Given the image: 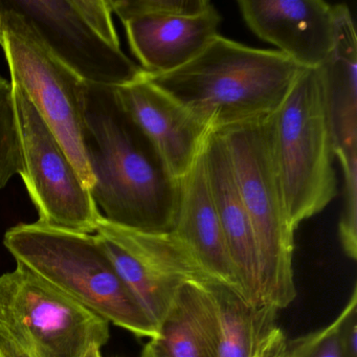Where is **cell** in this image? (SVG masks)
<instances>
[{
    "mask_svg": "<svg viewBox=\"0 0 357 357\" xmlns=\"http://www.w3.org/2000/svg\"><path fill=\"white\" fill-rule=\"evenodd\" d=\"M82 142L104 218L144 233H170L181 199V181L119 97L116 87L84 82Z\"/></svg>",
    "mask_w": 357,
    "mask_h": 357,
    "instance_id": "cell-1",
    "label": "cell"
},
{
    "mask_svg": "<svg viewBox=\"0 0 357 357\" xmlns=\"http://www.w3.org/2000/svg\"><path fill=\"white\" fill-rule=\"evenodd\" d=\"M303 70L281 52L218 34L181 68L145 77L212 130H220L275 114Z\"/></svg>",
    "mask_w": 357,
    "mask_h": 357,
    "instance_id": "cell-2",
    "label": "cell"
},
{
    "mask_svg": "<svg viewBox=\"0 0 357 357\" xmlns=\"http://www.w3.org/2000/svg\"><path fill=\"white\" fill-rule=\"evenodd\" d=\"M3 244L16 263L80 303L112 325L137 337L160 340V329L114 268L97 235L20 223Z\"/></svg>",
    "mask_w": 357,
    "mask_h": 357,
    "instance_id": "cell-3",
    "label": "cell"
},
{
    "mask_svg": "<svg viewBox=\"0 0 357 357\" xmlns=\"http://www.w3.org/2000/svg\"><path fill=\"white\" fill-rule=\"evenodd\" d=\"M273 114L217 131L225 141L238 191L254 231L263 304L281 310L296 296V231L286 210L275 160Z\"/></svg>",
    "mask_w": 357,
    "mask_h": 357,
    "instance_id": "cell-4",
    "label": "cell"
},
{
    "mask_svg": "<svg viewBox=\"0 0 357 357\" xmlns=\"http://www.w3.org/2000/svg\"><path fill=\"white\" fill-rule=\"evenodd\" d=\"M275 160L294 231L337 195L321 70H304L273 114Z\"/></svg>",
    "mask_w": 357,
    "mask_h": 357,
    "instance_id": "cell-5",
    "label": "cell"
},
{
    "mask_svg": "<svg viewBox=\"0 0 357 357\" xmlns=\"http://www.w3.org/2000/svg\"><path fill=\"white\" fill-rule=\"evenodd\" d=\"M109 326L24 265L0 275V340L26 357H83Z\"/></svg>",
    "mask_w": 357,
    "mask_h": 357,
    "instance_id": "cell-6",
    "label": "cell"
},
{
    "mask_svg": "<svg viewBox=\"0 0 357 357\" xmlns=\"http://www.w3.org/2000/svg\"><path fill=\"white\" fill-rule=\"evenodd\" d=\"M81 80L121 87L144 70L125 55L108 0H0Z\"/></svg>",
    "mask_w": 357,
    "mask_h": 357,
    "instance_id": "cell-7",
    "label": "cell"
},
{
    "mask_svg": "<svg viewBox=\"0 0 357 357\" xmlns=\"http://www.w3.org/2000/svg\"><path fill=\"white\" fill-rule=\"evenodd\" d=\"M20 129V174L38 222L74 233H96L103 215L70 156L20 83L11 81Z\"/></svg>",
    "mask_w": 357,
    "mask_h": 357,
    "instance_id": "cell-8",
    "label": "cell"
},
{
    "mask_svg": "<svg viewBox=\"0 0 357 357\" xmlns=\"http://www.w3.org/2000/svg\"><path fill=\"white\" fill-rule=\"evenodd\" d=\"M0 5L5 15L3 49L12 81L26 91L89 189L93 178L82 142L84 81L54 56L20 14Z\"/></svg>",
    "mask_w": 357,
    "mask_h": 357,
    "instance_id": "cell-9",
    "label": "cell"
},
{
    "mask_svg": "<svg viewBox=\"0 0 357 357\" xmlns=\"http://www.w3.org/2000/svg\"><path fill=\"white\" fill-rule=\"evenodd\" d=\"M96 235L114 268L156 327L188 283H217L172 233H144L102 217Z\"/></svg>",
    "mask_w": 357,
    "mask_h": 357,
    "instance_id": "cell-10",
    "label": "cell"
},
{
    "mask_svg": "<svg viewBox=\"0 0 357 357\" xmlns=\"http://www.w3.org/2000/svg\"><path fill=\"white\" fill-rule=\"evenodd\" d=\"M246 26L304 70L319 68L335 37L334 5L323 0H239Z\"/></svg>",
    "mask_w": 357,
    "mask_h": 357,
    "instance_id": "cell-11",
    "label": "cell"
},
{
    "mask_svg": "<svg viewBox=\"0 0 357 357\" xmlns=\"http://www.w3.org/2000/svg\"><path fill=\"white\" fill-rule=\"evenodd\" d=\"M119 97L160 154L171 176L181 181L193 168L212 129L174 98L146 79L116 87Z\"/></svg>",
    "mask_w": 357,
    "mask_h": 357,
    "instance_id": "cell-12",
    "label": "cell"
},
{
    "mask_svg": "<svg viewBox=\"0 0 357 357\" xmlns=\"http://www.w3.org/2000/svg\"><path fill=\"white\" fill-rule=\"evenodd\" d=\"M204 168L242 298L263 306L260 262L250 217L242 202L225 141L211 130L204 141Z\"/></svg>",
    "mask_w": 357,
    "mask_h": 357,
    "instance_id": "cell-13",
    "label": "cell"
},
{
    "mask_svg": "<svg viewBox=\"0 0 357 357\" xmlns=\"http://www.w3.org/2000/svg\"><path fill=\"white\" fill-rule=\"evenodd\" d=\"M335 37L331 54L319 68L334 158L344 183H357V38L346 5H334Z\"/></svg>",
    "mask_w": 357,
    "mask_h": 357,
    "instance_id": "cell-14",
    "label": "cell"
},
{
    "mask_svg": "<svg viewBox=\"0 0 357 357\" xmlns=\"http://www.w3.org/2000/svg\"><path fill=\"white\" fill-rule=\"evenodd\" d=\"M181 185L178 211L171 233L215 282L241 296L211 194L202 152Z\"/></svg>",
    "mask_w": 357,
    "mask_h": 357,
    "instance_id": "cell-15",
    "label": "cell"
},
{
    "mask_svg": "<svg viewBox=\"0 0 357 357\" xmlns=\"http://www.w3.org/2000/svg\"><path fill=\"white\" fill-rule=\"evenodd\" d=\"M221 15L213 6L190 17H135L123 24L131 52L144 72H172L199 55L218 35Z\"/></svg>",
    "mask_w": 357,
    "mask_h": 357,
    "instance_id": "cell-16",
    "label": "cell"
},
{
    "mask_svg": "<svg viewBox=\"0 0 357 357\" xmlns=\"http://www.w3.org/2000/svg\"><path fill=\"white\" fill-rule=\"evenodd\" d=\"M210 284L188 283L160 328L168 357H217L218 325Z\"/></svg>",
    "mask_w": 357,
    "mask_h": 357,
    "instance_id": "cell-17",
    "label": "cell"
},
{
    "mask_svg": "<svg viewBox=\"0 0 357 357\" xmlns=\"http://www.w3.org/2000/svg\"><path fill=\"white\" fill-rule=\"evenodd\" d=\"M216 307L217 357H252L263 340L277 327V309L254 307L239 294L219 283L210 284Z\"/></svg>",
    "mask_w": 357,
    "mask_h": 357,
    "instance_id": "cell-18",
    "label": "cell"
},
{
    "mask_svg": "<svg viewBox=\"0 0 357 357\" xmlns=\"http://www.w3.org/2000/svg\"><path fill=\"white\" fill-rule=\"evenodd\" d=\"M20 170L22 147L13 86L7 79L0 76V190Z\"/></svg>",
    "mask_w": 357,
    "mask_h": 357,
    "instance_id": "cell-19",
    "label": "cell"
},
{
    "mask_svg": "<svg viewBox=\"0 0 357 357\" xmlns=\"http://www.w3.org/2000/svg\"><path fill=\"white\" fill-rule=\"evenodd\" d=\"M121 20L135 17H190L213 7L208 0H108Z\"/></svg>",
    "mask_w": 357,
    "mask_h": 357,
    "instance_id": "cell-20",
    "label": "cell"
},
{
    "mask_svg": "<svg viewBox=\"0 0 357 357\" xmlns=\"http://www.w3.org/2000/svg\"><path fill=\"white\" fill-rule=\"evenodd\" d=\"M357 305L356 285L353 288L352 294L344 308L333 321L317 330L306 334L298 340L289 342L296 357H342L340 348V328L344 317L353 306Z\"/></svg>",
    "mask_w": 357,
    "mask_h": 357,
    "instance_id": "cell-21",
    "label": "cell"
},
{
    "mask_svg": "<svg viewBox=\"0 0 357 357\" xmlns=\"http://www.w3.org/2000/svg\"><path fill=\"white\" fill-rule=\"evenodd\" d=\"M252 357H296L285 334L275 327L263 340Z\"/></svg>",
    "mask_w": 357,
    "mask_h": 357,
    "instance_id": "cell-22",
    "label": "cell"
},
{
    "mask_svg": "<svg viewBox=\"0 0 357 357\" xmlns=\"http://www.w3.org/2000/svg\"><path fill=\"white\" fill-rule=\"evenodd\" d=\"M356 307L353 306L342 321L340 328L342 357H357V321Z\"/></svg>",
    "mask_w": 357,
    "mask_h": 357,
    "instance_id": "cell-23",
    "label": "cell"
},
{
    "mask_svg": "<svg viewBox=\"0 0 357 357\" xmlns=\"http://www.w3.org/2000/svg\"><path fill=\"white\" fill-rule=\"evenodd\" d=\"M141 357H168L158 340H152L148 342L142 351Z\"/></svg>",
    "mask_w": 357,
    "mask_h": 357,
    "instance_id": "cell-24",
    "label": "cell"
},
{
    "mask_svg": "<svg viewBox=\"0 0 357 357\" xmlns=\"http://www.w3.org/2000/svg\"><path fill=\"white\" fill-rule=\"evenodd\" d=\"M0 357H26V355L22 354L17 349L14 348L11 344L8 342H3L0 340Z\"/></svg>",
    "mask_w": 357,
    "mask_h": 357,
    "instance_id": "cell-25",
    "label": "cell"
},
{
    "mask_svg": "<svg viewBox=\"0 0 357 357\" xmlns=\"http://www.w3.org/2000/svg\"><path fill=\"white\" fill-rule=\"evenodd\" d=\"M5 43V15H3V10L0 5V45L3 47Z\"/></svg>",
    "mask_w": 357,
    "mask_h": 357,
    "instance_id": "cell-26",
    "label": "cell"
},
{
    "mask_svg": "<svg viewBox=\"0 0 357 357\" xmlns=\"http://www.w3.org/2000/svg\"><path fill=\"white\" fill-rule=\"evenodd\" d=\"M83 357H102L101 348L93 347V348L89 349Z\"/></svg>",
    "mask_w": 357,
    "mask_h": 357,
    "instance_id": "cell-27",
    "label": "cell"
}]
</instances>
